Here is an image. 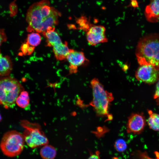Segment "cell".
I'll list each match as a JSON object with an SVG mask.
<instances>
[{
	"label": "cell",
	"instance_id": "cell-2",
	"mask_svg": "<svg viewBox=\"0 0 159 159\" xmlns=\"http://www.w3.org/2000/svg\"><path fill=\"white\" fill-rule=\"evenodd\" d=\"M140 65H151L159 69V34L152 33L141 38L135 50Z\"/></svg>",
	"mask_w": 159,
	"mask_h": 159
},
{
	"label": "cell",
	"instance_id": "cell-21",
	"mask_svg": "<svg viewBox=\"0 0 159 159\" xmlns=\"http://www.w3.org/2000/svg\"><path fill=\"white\" fill-rule=\"evenodd\" d=\"M6 36L4 29L0 28V46L6 40Z\"/></svg>",
	"mask_w": 159,
	"mask_h": 159
},
{
	"label": "cell",
	"instance_id": "cell-8",
	"mask_svg": "<svg viewBox=\"0 0 159 159\" xmlns=\"http://www.w3.org/2000/svg\"><path fill=\"white\" fill-rule=\"evenodd\" d=\"M146 120L143 112L133 113L129 116L126 124V131L128 133L139 134L144 130Z\"/></svg>",
	"mask_w": 159,
	"mask_h": 159
},
{
	"label": "cell",
	"instance_id": "cell-6",
	"mask_svg": "<svg viewBox=\"0 0 159 159\" xmlns=\"http://www.w3.org/2000/svg\"><path fill=\"white\" fill-rule=\"evenodd\" d=\"M20 124L24 129L23 135L29 147L34 148L48 144V139L39 124L24 120L21 121Z\"/></svg>",
	"mask_w": 159,
	"mask_h": 159
},
{
	"label": "cell",
	"instance_id": "cell-11",
	"mask_svg": "<svg viewBox=\"0 0 159 159\" xmlns=\"http://www.w3.org/2000/svg\"><path fill=\"white\" fill-rule=\"evenodd\" d=\"M145 15L147 20L151 23L159 21V0H150L145 7Z\"/></svg>",
	"mask_w": 159,
	"mask_h": 159
},
{
	"label": "cell",
	"instance_id": "cell-24",
	"mask_svg": "<svg viewBox=\"0 0 159 159\" xmlns=\"http://www.w3.org/2000/svg\"><path fill=\"white\" fill-rule=\"evenodd\" d=\"M131 6L135 8L138 7V4L137 0H131L129 5L128 6Z\"/></svg>",
	"mask_w": 159,
	"mask_h": 159
},
{
	"label": "cell",
	"instance_id": "cell-10",
	"mask_svg": "<svg viewBox=\"0 0 159 159\" xmlns=\"http://www.w3.org/2000/svg\"><path fill=\"white\" fill-rule=\"evenodd\" d=\"M66 59L69 64V72L71 74L76 73L78 67L88 62L83 52L72 49H71Z\"/></svg>",
	"mask_w": 159,
	"mask_h": 159
},
{
	"label": "cell",
	"instance_id": "cell-19",
	"mask_svg": "<svg viewBox=\"0 0 159 159\" xmlns=\"http://www.w3.org/2000/svg\"><path fill=\"white\" fill-rule=\"evenodd\" d=\"M114 146L116 150L119 152L125 151L127 147L125 141L122 139H117L115 142Z\"/></svg>",
	"mask_w": 159,
	"mask_h": 159
},
{
	"label": "cell",
	"instance_id": "cell-12",
	"mask_svg": "<svg viewBox=\"0 0 159 159\" xmlns=\"http://www.w3.org/2000/svg\"><path fill=\"white\" fill-rule=\"evenodd\" d=\"M52 47L55 57L58 60L66 59L71 50L68 48L67 42L63 43L62 41L55 44Z\"/></svg>",
	"mask_w": 159,
	"mask_h": 159
},
{
	"label": "cell",
	"instance_id": "cell-7",
	"mask_svg": "<svg viewBox=\"0 0 159 159\" xmlns=\"http://www.w3.org/2000/svg\"><path fill=\"white\" fill-rule=\"evenodd\" d=\"M135 76L138 81L153 84L159 80V69L151 65H140L135 72Z\"/></svg>",
	"mask_w": 159,
	"mask_h": 159
},
{
	"label": "cell",
	"instance_id": "cell-9",
	"mask_svg": "<svg viewBox=\"0 0 159 159\" xmlns=\"http://www.w3.org/2000/svg\"><path fill=\"white\" fill-rule=\"evenodd\" d=\"M105 31V28L103 26L92 24L86 32L87 39L88 43L91 45L95 46L100 43L107 42Z\"/></svg>",
	"mask_w": 159,
	"mask_h": 159
},
{
	"label": "cell",
	"instance_id": "cell-13",
	"mask_svg": "<svg viewBox=\"0 0 159 159\" xmlns=\"http://www.w3.org/2000/svg\"><path fill=\"white\" fill-rule=\"evenodd\" d=\"M12 68V63L9 57L7 56H3L0 52V76L8 75Z\"/></svg>",
	"mask_w": 159,
	"mask_h": 159
},
{
	"label": "cell",
	"instance_id": "cell-16",
	"mask_svg": "<svg viewBox=\"0 0 159 159\" xmlns=\"http://www.w3.org/2000/svg\"><path fill=\"white\" fill-rule=\"evenodd\" d=\"M30 99L28 93L26 91L21 92L16 100V103L20 107L25 108L29 105Z\"/></svg>",
	"mask_w": 159,
	"mask_h": 159
},
{
	"label": "cell",
	"instance_id": "cell-17",
	"mask_svg": "<svg viewBox=\"0 0 159 159\" xmlns=\"http://www.w3.org/2000/svg\"><path fill=\"white\" fill-rule=\"evenodd\" d=\"M41 40V37L37 32H32L28 35L27 42L32 46L34 47L38 45Z\"/></svg>",
	"mask_w": 159,
	"mask_h": 159
},
{
	"label": "cell",
	"instance_id": "cell-1",
	"mask_svg": "<svg viewBox=\"0 0 159 159\" xmlns=\"http://www.w3.org/2000/svg\"><path fill=\"white\" fill-rule=\"evenodd\" d=\"M61 15L59 11L51 6L48 0L35 2L27 11V31L43 34L48 29L57 24Z\"/></svg>",
	"mask_w": 159,
	"mask_h": 159
},
{
	"label": "cell",
	"instance_id": "cell-5",
	"mask_svg": "<svg viewBox=\"0 0 159 159\" xmlns=\"http://www.w3.org/2000/svg\"><path fill=\"white\" fill-rule=\"evenodd\" d=\"M24 142L23 134L12 130L4 134L1 140L0 147L4 155L13 157L18 155L22 152Z\"/></svg>",
	"mask_w": 159,
	"mask_h": 159
},
{
	"label": "cell",
	"instance_id": "cell-4",
	"mask_svg": "<svg viewBox=\"0 0 159 159\" xmlns=\"http://www.w3.org/2000/svg\"><path fill=\"white\" fill-rule=\"evenodd\" d=\"M24 88L16 79L6 77L0 78V104L6 108H12Z\"/></svg>",
	"mask_w": 159,
	"mask_h": 159
},
{
	"label": "cell",
	"instance_id": "cell-20",
	"mask_svg": "<svg viewBox=\"0 0 159 159\" xmlns=\"http://www.w3.org/2000/svg\"><path fill=\"white\" fill-rule=\"evenodd\" d=\"M153 98L155 100L157 105H159V80L157 81L156 85L155 90L153 95Z\"/></svg>",
	"mask_w": 159,
	"mask_h": 159
},
{
	"label": "cell",
	"instance_id": "cell-14",
	"mask_svg": "<svg viewBox=\"0 0 159 159\" xmlns=\"http://www.w3.org/2000/svg\"><path fill=\"white\" fill-rule=\"evenodd\" d=\"M149 117L147 122L149 128L155 131H159V114L148 110Z\"/></svg>",
	"mask_w": 159,
	"mask_h": 159
},
{
	"label": "cell",
	"instance_id": "cell-25",
	"mask_svg": "<svg viewBox=\"0 0 159 159\" xmlns=\"http://www.w3.org/2000/svg\"><path fill=\"white\" fill-rule=\"evenodd\" d=\"M1 115L0 114V121L1 120Z\"/></svg>",
	"mask_w": 159,
	"mask_h": 159
},
{
	"label": "cell",
	"instance_id": "cell-3",
	"mask_svg": "<svg viewBox=\"0 0 159 159\" xmlns=\"http://www.w3.org/2000/svg\"><path fill=\"white\" fill-rule=\"evenodd\" d=\"M93 99L90 104L96 115L99 117H108L112 119L109 108L111 102L114 100L112 93L105 90L103 85L98 79L95 78L90 82Z\"/></svg>",
	"mask_w": 159,
	"mask_h": 159
},
{
	"label": "cell",
	"instance_id": "cell-23",
	"mask_svg": "<svg viewBox=\"0 0 159 159\" xmlns=\"http://www.w3.org/2000/svg\"><path fill=\"white\" fill-rule=\"evenodd\" d=\"M100 152L97 151L91 155L87 159H100Z\"/></svg>",
	"mask_w": 159,
	"mask_h": 159
},
{
	"label": "cell",
	"instance_id": "cell-15",
	"mask_svg": "<svg viewBox=\"0 0 159 159\" xmlns=\"http://www.w3.org/2000/svg\"><path fill=\"white\" fill-rule=\"evenodd\" d=\"M56 154L55 148L51 145H45L40 150V155L44 159H54Z\"/></svg>",
	"mask_w": 159,
	"mask_h": 159
},
{
	"label": "cell",
	"instance_id": "cell-22",
	"mask_svg": "<svg viewBox=\"0 0 159 159\" xmlns=\"http://www.w3.org/2000/svg\"><path fill=\"white\" fill-rule=\"evenodd\" d=\"M29 47V45L27 42L22 45L21 50L23 54H28V50Z\"/></svg>",
	"mask_w": 159,
	"mask_h": 159
},
{
	"label": "cell",
	"instance_id": "cell-18",
	"mask_svg": "<svg viewBox=\"0 0 159 159\" xmlns=\"http://www.w3.org/2000/svg\"><path fill=\"white\" fill-rule=\"evenodd\" d=\"M76 22L79 25V28L86 32L88 30L92 24L90 23L86 17L84 16L77 18Z\"/></svg>",
	"mask_w": 159,
	"mask_h": 159
}]
</instances>
